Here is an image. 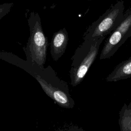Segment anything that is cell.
Returning a JSON list of instances; mask_svg holds the SVG:
<instances>
[{"label":"cell","mask_w":131,"mask_h":131,"mask_svg":"<svg viewBox=\"0 0 131 131\" xmlns=\"http://www.w3.org/2000/svg\"><path fill=\"white\" fill-rule=\"evenodd\" d=\"M131 37V8L124 14V18L119 26L110 33L100 55V59L113 56L125 41Z\"/></svg>","instance_id":"cell-5"},{"label":"cell","mask_w":131,"mask_h":131,"mask_svg":"<svg viewBox=\"0 0 131 131\" xmlns=\"http://www.w3.org/2000/svg\"><path fill=\"white\" fill-rule=\"evenodd\" d=\"M124 5L122 0L112 5L97 20L94 21L83 34V40L106 36L113 31L124 18Z\"/></svg>","instance_id":"cell-4"},{"label":"cell","mask_w":131,"mask_h":131,"mask_svg":"<svg viewBox=\"0 0 131 131\" xmlns=\"http://www.w3.org/2000/svg\"><path fill=\"white\" fill-rule=\"evenodd\" d=\"M119 124L121 131H131V102L124 103L119 113Z\"/></svg>","instance_id":"cell-8"},{"label":"cell","mask_w":131,"mask_h":131,"mask_svg":"<svg viewBox=\"0 0 131 131\" xmlns=\"http://www.w3.org/2000/svg\"><path fill=\"white\" fill-rule=\"evenodd\" d=\"M28 23L30 36L24 48L27 60L43 68L47 59L48 40L43 31L39 14L31 12Z\"/></svg>","instance_id":"cell-3"},{"label":"cell","mask_w":131,"mask_h":131,"mask_svg":"<svg viewBox=\"0 0 131 131\" xmlns=\"http://www.w3.org/2000/svg\"><path fill=\"white\" fill-rule=\"evenodd\" d=\"M68 41V33L65 28L54 33L50 45V53L54 61H57L63 55Z\"/></svg>","instance_id":"cell-6"},{"label":"cell","mask_w":131,"mask_h":131,"mask_svg":"<svg viewBox=\"0 0 131 131\" xmlns=\"http://www.w3.org/2000/svg\"><path fill=\"white\" fill-rule=\"evenodd\" d=\"M0 59L20 68L33 77L45 93L59 106L65 108L74 107L75 102L70 94L68 83L58 77L50 66L42 68L12 53L4 51H0Z\"/></svg>","instance_id":"cell-1"},{"label":"cell","mask_w":131,"mask_h":131,"mask_svg":"<svg viewBox=\"0 0 131 131\" xmlns=\"http://www.w3.org/2000/svg\"><path fill=\"white\" fill-rule=\"evenodd\" d=\"M131 77V57L120 62L106 78L107 82H116Z\"/></svg>","instance_id":"cell-7"},{"label":"cell","mask_w":131,"mask_h":131,"mask_svg":"<svg viewBox=\"0 0 131 131\" xmlns=\"http://www.w3.org/2000/svg\"><path fill=\"white\" fill-rule=\"evenodd\" d=\"M106 36L83 40L71 58L69 71L71 84L75 87L83 80L90 67L96 59L100 46Z\"/></svg>","instance_id":"cell-2"},{"label":"cell","mask_w":131,"mask_h":131,"mask_svg":"<svg viewBox=\"0 0 131 131\" xmlns=\"http://www.w3.org/2000/svg\"><path fill=\"white\" fill-rule=\"evenodd\" d=\"M88 1H92V0H88Z\"/></svg>","instance_id":"cell-11"},{"label":"cell","mask_w":131,"mask_h":131,"mask_svg":"<svg viewBox=\"0 0 131 131\" xmlns=\"http://www.w3.org/2000/svg\"><path fill=\"white\" fill-rule=\"evenodd\" d=\"M56 131H84V129L76 125L64 126L57 129Z\"/></svg>","instance_id":"cell-10"},{"label":"cell","mask_w":131,"mask_h":131,"mask_svg":"<svg viewBox=\"0 0 131 131\" xmlns=\"http://www.w3.org/2000/svg\"><path fill=\"white\" fill-rule=\"evenodd\" d=\"M13 6V3H6L0 4V20L10 12Z\"/></svg>","instance_id":"cell-9"}]
</instances>
